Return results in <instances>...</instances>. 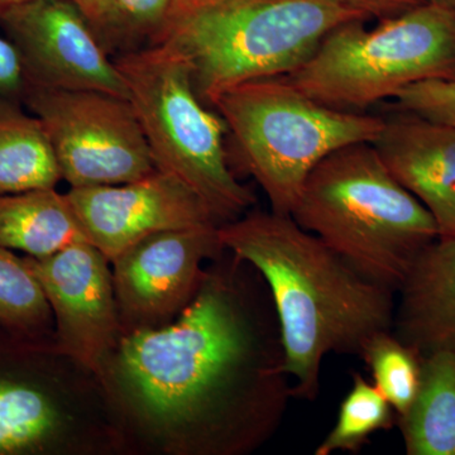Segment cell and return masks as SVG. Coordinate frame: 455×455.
<instances>
[{"instance_id":"cell-27","label":"cell","mask_w":455,"mask_h":455,"mask_svg":"<svg viewBox=\"0 0 455 455\" xmlns=\"http://www.w3.org/2000/svg\"><path fill=\"white\" fill-rule=\"evenodd\" d=\"M27 2H32V0H0V12L14 7V5L23 4V3Z\"/></svg>"},{"instance_id":"cell-9","label":"cell","mask_w":455,"mask_h":455,"mask_svg":"<svg viewBox=\"0 0 455 455\" xmlns=\"http://www.w3.org/2000/svg\"><path fill=\"white\" fill-rule=\"evenodd\" d=\"M25 260L52 310L53 349L99 383L123 337L112 262L89 242Z\"/></svg>"},{"instance_id":"cell-2","label":"cell","mask_w":455,"mask_h":455,"mask_svg":"<svg viewBox=\"0 0 455 455\" xmlns=\"http://www.w3.org/2000/svg\"><path fill=\"white\" fill-rule=\"evenodd\" d=\"M220 236L267 286L293 397L316 400L326 355H361L373 335L394 329L395 292L359 274L291 215L247 212L221 224Z\"/></svg>"},{"instance_id":"cell-5","label":"cell","mask_w":455,"mask_h":455,"mask_svg":"<svg viewBox=\"0 0 455 455\" xmlns=\"http://www.w3.org/2000/svg\"><path fill=\"white\" fill-rule=\"evenodd\" d=\"M113 61L127 85L156 169L196 191L220 226L250 212L256 197L230 167L226 122L197 94L184 53L163 42Z\"/></svg>"},{"instance_id":"cell-21","label":"cell","mask_w":455,"mask_h":455,"mask_svg":"<svg viewBox=\"0 0 455 455\" xmlns=\"http://www.w3.org/2000/svg\"><path fill=\"white\" fill-rule=\"evenodd\" d=\"M395 414L379 388L355 373L352 388L341 401L337 423L314 454L358 453L373 434L394 427L397 420Z\"/></svg>"},{"instance_id":"cell-4","label":"cell","mask_w":455,"mask_h":455,"mask_svg":"<svg viewBox=\"0 0 455 455\" xmlns=\"http://www.w3.org/2000/svg\"><path fill=\"white\" fill-rule=\"evenodd\" d=\"M355 20L366 18L333 0H176L158 44L184 53L197 94L214 107L235 86L298 70Z\"/></svg>"},{"instance_id":"cell-17","label":"cell","mask_w":455,"mask_h":455,"mask_svg":"<svg viewBox=\"0 0 455 455\" xmlns=\"http://www.w3.org/2000/svg\"><path fill=\"white\" fill-rule=\"evenodd\" d=\"M397 423L407 455H455V348L421 357L418 394Z\"/></svg>"},{"instance_id":"cell-20","label":"cell","mask_w":455,"mask_h":455,"mask_svg":"<svg viewBox=\"0 0 455 455\" xmlns=\"http://www.w3.org/2000/svg\"><path fill=\"white\" fill-rule=\"evenodd\" d=\"M0 329L17 338L53 343L55 320L37 278L8 248L0 245Z\"/></svg>"},{"instance_id":"cell-16","label":"cell","mask_w":455,"mask_h":455,"mask_svg":"<svg viewBox=\"0 0 455 455\" xmlns=\"http://www.w3.org/2000/svg\"><path fill=\"white\" fill-rule=\"evenodd\" d=\"M88 242L66 194L56 188L0 196V245L42 259Z\"/></svg>"},{"instance_id":"cell-1","label":"cell","mask_w":455,"mask_h":455,"mask_svg":"<svg viewBox=\"0 0 455 455\" xmlns=\"http://www.w3.org/2000/svg\"><path fill=\"white\" fill-rule=\"evenodd\" d=\"M223 259L175 320L123 335L99 381L180 454L251 453L275 435L293 397L265 281L235 254Z\"/></svg>"},{"instance_id":"cell-19","label":"cell","mask_w":455,"mask_h":455,"mask_svg":"<svg viewBox=\"0 0 455 455\" xmlns=\"http://www.w3.org/2000/svg\"><path fill=\"white\" fill-rule=\"evenodd\" d=\"M112 59L154 46L169 23L176 0H73Z\"/></svg>"},{"instance_id":"cell-26","label":"cell","mask_w":455,"mask_h":455,"mask_svg":"<svg viewBox=\"0 0 455 455\" xmlns=\"http://www.w3.org/2000/svg\"><path fill=\"white\" fill-rule=\"evenodd\" d=\"M424 3L438 5V7L451 12V13H453L455 16V0H424Z\"/></svg>"},{"instance_id":"cell-13","label":"cell","mask_w":455,"mask_h":455,"mask_svg":"<svg viewBox=\"0 0 455 455\" xmlns=\"http://www.w3.org/2000/svg\"><path fill=\"white\" fill-rule=\"evenodd\" d=\"M66 196L89 243L110 262L155 233L220 226L196 191L160 170L127 184L70 188Z\"/></svg>"},{"instance_id":"cell-8","label":"cell","mask_w":455,"mask_h":455,"mask_svg":"<svg viewBox=\"0 0 455 455\" xmlns=\"http://www.w3.org/2000/svg\"><path fill=\"white\" fill-rule=\"evenodd\" d=\"M25 106L44 124L71 188L127 184L157 170L130 99L29 85Z\"/></svg>"},{"instance_id":"cell-10","label":"cell","mask_w":455,"mask_h":455,"mask_svg":"<svg viewBox=\"0 0 455 455\" xmlns=\"http://www.w3.org/2000/svg\"><path fill=\"white\" fill-rule=\"evenodd\" d=\"M220 226L164 230L140 239L112 260L123 335L169 324L196 295L206 259L226 252Z\"/></svg>"},{"instance_id":"cell-12","label":"cell","mask_w":455,"mask_h":455,"mask_svg":"<svg viewBox=\"0 0 455 455\" xmlns=\"http://www.w3.org/2000/svg\"><path fill=\"white\" fill-rule=\"evenodd\" d=\"M65 358L52 343L0 329V455L51 454L66 448L74 418L60 371Z\"/></svg>"},{"instance_id":"cell-11","label":"cell","mask_w":455,"mask_h":455,"mask_svg":"<svg viewBox=\"0 0 455 455\" xmlns=\"http://www.w3.org/2000/svg\"><path fill=\"white\" fill-rule=\"evenodd\" d=\"M0 27L20 51L31 85L130 99L122 74L73 0L14 5L0 12Z\"/></svg>"},{"instance_id":"cell-23","label":"cell","mask_w":455,"mask_h":455,"mask_svg":"<svg viewBox=\"0 0 455 455\" xmlns=\"http://www.w3.org/2000/svg\"><path fill=\"white\" fill-rule=\"evenodd\" d=\"M395 100L398 110L455 127V80L415 84L403 89Z\"/></svg>"},{"instance_id":"cell-3","label":"cell","mask_w":455,"mask_h":455,"mask_svg":"<svg viewBox=\"0 0 455 455\" xmlns=\"http://www.w3.org/2000/svg\"><path fill=\"white\" fill-rule=\"evenodd\" d=\"M290 215L359 274L395 293L440 236L433 215L391 175L373 143L324 158Z\"/></svg>"},{"instance_id":"cell-22","label":"cell","mask_w":455,"mask_h":455,"mask_svg":"<svg viewBox=\"0 0 455 455\" xmlns=\"http://www.w3.org/2000/svg\"><path fill=\"white\" fill-rule=\"evenodd\" d=\"M361 357L364 359L373 385L391 403L397 416L405 414L420 385L421 355L394 331H381L367 341Z\"/></svg>"},{"instance_id":"cell-7","label":"cell","mask_w":455,"mask_h":455,"mask_svg":"<svg viewBox=\"0 0 455 455\" xmlns=\"http://www.w3.org/2000/svg\"><path fill=\"white\" fill-rule=\"evenodd\" d=\"M355 20L325 36L298 70L283 76L335 109L361 112L403 89L455 80V16L423 3L376 28Z\"/></svg>"},{"instance_id":"cell-18","label":"cell","mask_w":455,"mask_h":455,"mask_svg":"<svg viewBox=\"0 0 455 455\" xmlns=\"http://www.w3.org/2000/svg\"><path fill=\"white\" fill-rule=\"evenodd\" d=\"M22 106L0 99V196L56 188L62 180L44 124Z\"/></svg>"},{"instance_id":"cell-25","label":"cell","mask_w":455,"mask_h":455,"mask_svg":"<svg viewBox=\"0 0 455 455\" xmlns=\"http://www.w3.org/2000/svg\"><path fill=\"white\" fill-rule=\"evenodd\" d=\"M338 4L370 20H383L400 16L410 9L423 4L424 0H333Z\"/></svg>"},{"instance_id":"cell-6","label":"cell","mask_w":455,"mask_h":455,"mask_svg":"<svg viewBox=\"0 0 455 455\" xmlns=\"http://www.w3.org/2000/svg\"><path fill=\"white\" fill-rule=\"evenodd\" d=\"M212 108L271 211L286 215L317 164L344 147L376 142L385 125L379 116L319 103L283 76L235 86Z\"/></svg>"},{"instance_id":"cell-24","label":"cell","mask_w":455,"mask_h":455,"mask_svg":"<svg viewBox=\"0 0 455 455\" xmlns=\"http://www.w3.org/2000/svg\"><path fill=\"white\" fill-rule=\"evenodd\" d=\"M22 56L9 38L0 37V99L25 104L29 89Z\"/></svg>"},{"instance_id":"cell-15","label":"cell","mask_w":455,"mask_h":455,"mask_svg":"<svg viewBox=\"0 0 455 455\" xmlns=\"http://www.w3.org/2000/svg\"><path fill=\"white\" fill-rule=\"evenodd\" d=\"M395 335L427 355L455 348V236H439L415 260L398 290Z\"/></svg>"},{"instance_id":"cell-14","label":"cell","mask_w":455,"mask_h":455,"mask_svg":"<svg viewBox=\"0 0 455 455\" xmlns=\"http://www.w3.org/2000/svg\"><path fill=\"white\" fill-rule=\"evenodd\" d=\"M391 175L455 236V127L398 110L373 143Z\"/></svg>"}]
</instances>
